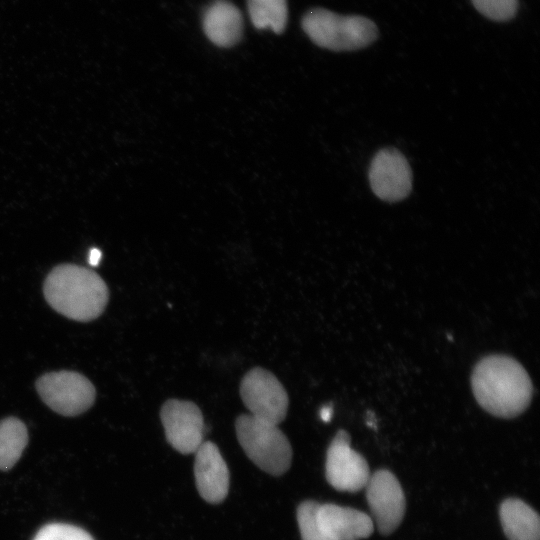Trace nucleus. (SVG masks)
Instances as JSON below:
<instances>
[{"instance_id": "9", "label": "nucleus", "mask_w": 540, "mask_h": 540, "mask_svg": "<svg viewBox=\"0 0 540 540\" xmlns=\"http://www.w3.org/2000/svg\"><path fill=\"white\" fill-rule=\"evenodd\" d=\"M368 177L373 193L386 202L401 201L412 189L410 165L404 155L395 148H384L375 154Z\"/></svg>"}, {"instance_id": "2", "label": "nucleus", "mask_w": 540, "mask_h": 540, "mask_svg": "<svg viewBox=\"0 0 540 540\" xmlns=\"http://www.w3.org/2000/svg\"><path fill=\"white\" fill-rule=\"evenodd\" d=\"M43 291L55 311L80 322L99 317L109 298L104 280L93 270L75 264H61L52 269Z\"/></svg>"}, {"instance_id": "12", "label": "nucleus", "mask_w": 540, "mask_h": 540, "mask_svg": "<svg viewBox=\"0 0 540 540\" xmlns=\"http://www.w3.org/2000/svg\"><path fill=\"white\" fill-rule=\"evenodd\" d=\"M318 521L332 540H360L373 532V522L366 513L336 504H319Z\"/></svg>"}, {"instance_id": "17", "label": "nucleus", "mask_w": 540, "mask_h": 540, "mask_svg": "<svg viewBox=\"0 0 540 540\" xmlns=\"http://www.w3.org/2000/svg\"><path fill=\"white\" fill-rule=\"evenodd\" d=\"M319 503L308 500L297 508V522L302 540H332L323 531L318 518Z\"/></svg>"}, {"instance_id": "8", "label": "nucleus", "mask_w": 540, "mask_h": 540, "mask_svg": "<svg viewBox=\"0 0 540 540\" xmlns=\"http://www.w3.org/2000/svg\"><path fill=\"white\" fill-rule=\"evenodd\" d=\"M328 483L339 491L356 492L364 488L370 478L365 458L350 446V436L339 430L330 443L325 463Z\"/></svg>"}, {"instance_id": "1", "label": "nucleus", "mask_w": 540, "mask_h": 540, "mask_svg": "<svg viewBox=\"0 0 540 540\" xmlns=\"http://www.w3.org/2000/svg\"><path fill=\"white\" fill-rule=\"evenodd\" d=\"M471 386L479 405L502 418H513L526 410L533 393L524 367L506 355L482 358L473 369Z\"/></svg>"}, {"instance_id": "10", "label": "nucleus", "mask_w": 540, "mask_h": 540, "mask_svg": "<svg viewBox=\"0 0 540 540\" xmlns=\"http://www.w3.org/2000/svg\"><path fill=\"white\" fill-rule=\"evenodd\" d=\"M367 502L380 533L391 534L405 513V497L398 479L388 470H378L366 484Z\"/></svg>"}, {"instance_id": "19", "label": "nucleus", "mask_w": 540, "mask_h": 540, "mask_svg": "<svg viewBox=\"0 0 540 540\" xmlns=\"http://www.w3.org/2000/svg\"><path fill=\"white\" fill-rule=\"evenodd\" d=\"M473 6L486 18L505 22L517 13L518 0H471Z\"/></svg>"}, {"instance_id": "13", "label": "nucleus", "mask_w": 540, "mask_h": 540, "mask_svg": "<svg viewBox=\"0 0 540 540\" xmlns=\"http://www.w3.org/2000/svg\"><path fill=\"white\" fill-rule=\"evenodd\" d=\"M203 31L216 46L229 48L243 35V18L240 10L227 0H215L204 11Z\"/></svg>"}, {"instance_id": "21", "label": "nucleus", "mask_w": 540, "mask_h": 540, "mask_svg": "<svg viewBox=\"0 0 540 540\" xmlns=\"http://www.w3.org/2000/svg\"><path fill=\"white\" fill-rule=\"evenodd\" d=\"M333 414V409L331 406H323L320 410V417L324 422H328Z\"/></svg>"}, {"instance_id": "3", "label": "nucleus", "mask_w": 540, "mask_h": 540, "mask_svg": "<svg viewBox=\"0 0 540 540\" xmlns=\"http://www.w3.org/2000/svg\"><path fill=\"white\" fill-rule=\"evenodd\" d=\"M302 29L310 40L332 51L365 48L378 38L377 25L359 15H339L324 8H313L302 18Z\"/></svg>"}, {"instance_id": "16", "label": "nucleus", "mask_w": 540, "mask_h": 540, "mask_svg": "<svg viewBox=\"0 0 540 540\" xmlns=\"http://www.w3.org/2000/svg\"><path fill=\"white\" fill-rule=\"evenodd\" d=\"M248 14L254 27L281 34L287 24V0H247Z\"/></svg>"}, {"instance_id": "5", "label": "nucleus", "mask_w": 540, "mask_h": 540, "mask_svg": "<svg viewBox=\"0 0 540 540\" xmlns=\"http://www.w3.org/2000/svg\"><path fill=\"white\" fill-rule=\"evenodd\" d=\"M36 389L49 408L68 417L86 412L96 397L94 385L88 378L67 370L43 374L36 381Z\"/></svg>"}, {"instance_id": "18", "label": "nucleus", "mask_w": 540, "mask_h": 540, "mask_svg": "<svg viewBox=\"0 0 540 540\" xmlns=\"http://www.w3.org/2000/svg\"><path fill=\"white\" fill-rule=\"evenodd\" d=\"M33 540H94V538L78 526L54 522L40 528Z\"/></svg>"}, {"instance_id": "7", "label": "nucleus", "mask_w": 540, "mask_h": 540, "mask_svg": "<svg viewBox=\"0 0 540 540\" xmlns=\"http://www.w3.org/2000/svg\"><path fill=\"white\" fill-rule=\"evenodd\" d=\"M166 440L178 452L191 454L204 437V419L197 404L189 400L168 399L160 409Z\"/></svg>"}, {"instance_id": "11", "label": "nucleus", "mask_w": 540, "mask_h": 540, "mask_svg": "<svg viewBox=\"0 0 540 540\" xmlns=\"http://www.w3.org/2000/svg\"><path fill=\"white\" fill-rule=\"evenodd\" d=\"M194 476L200 496L207 502L218 504L227 496L229 470L218 447L203 441L195 451Z\"/></svg>"}, {"instance_id": "4", "label": "nucleus", "mask_w": 540, "mask_h": 540, "mask_svg": "<svg viewBox=\"0 0 540 540\" xmlns=\"http://www.w3.org/2000/svg\"><path fill=\"white\" fill-rule=\"evenodd\" d=\"M235 431L245 454L261 470L279 476L290 468L292 447L278 425L241 414L235 420Z\"/></svg>"}, {"instance_id": "20", "label": "nucleus", "mask_w": 540, "mask_h": 540, "mask_svg": "<svg viewBox=\"0 0 540 540\" xmlns=\"http://www.w3.org/2000/svg\"><path fill=\"white\" fill-rule=\"evenodd\" d=\"M100 259H101V251L96 248L91 249L89 253V263L93 266H96L98 265Z\"/></svg>"}, {"instance_id": "6", "label": "nucleus", "mask_w": 540, "mask_h": 540, "mask_svg": "<svg viewBox=\"0 0 540 540\" xmlns=\"http://www.w3.org/2000/svg\"><path fill=\"white\" fill-rule=\"evenodd\" d=\"M240 397L250 414L275 425L287 415L289 398L278 378L262 367L250 369L240 383Z\"/></svg>"}, {"instance_id": "15", "label": "nucleus", "mask_w": 540, "mask_h": 540, "mask_svg": "<svg viewBox=\"0 0 540 540\" xmlns=\"http://www.w3.org/2000/svg\"><path fill=\"white\" fill-rule=\"evenodd\" d=\"M28 443V431L24 422L16 417L0 421V470L11 469L20 459Z\"/></svg>"}, {"instance_id": "14", "label": "nucleus", "mask_w": 540, "mask_h": 540, "mask_svg": "<svg viewBox=\"0 0 540 540\" xmlns=\"http://www.w3.org/2000/svg\"><path fill=\"white\" fill-rule=\"evenodd\" d=\"M501 524L509 540H539L540 520L537 512L517 498L503 501L499 510Z\"/></svg>"}]
</instances>
